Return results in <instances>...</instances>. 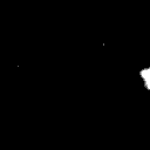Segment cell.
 Returning a JSON list of instances; mask_svg holds the SVG:
<instances>
[{"label":"cell","mask_w":150,"mask_h":150,"mask_svg":"<svg viewBox=\"0 0 150 150\" xmlns=\"http://www.w3.org/2000/svg\"><path fill=\"white\" fill-rule=\"evenodd\" d=\"M138 75L141 77V81L143 83V87L150 91V66L148 67H144L142 68L139 71H138Z\"/></svg>","instance_id":"cell-1"}]
</instances>
